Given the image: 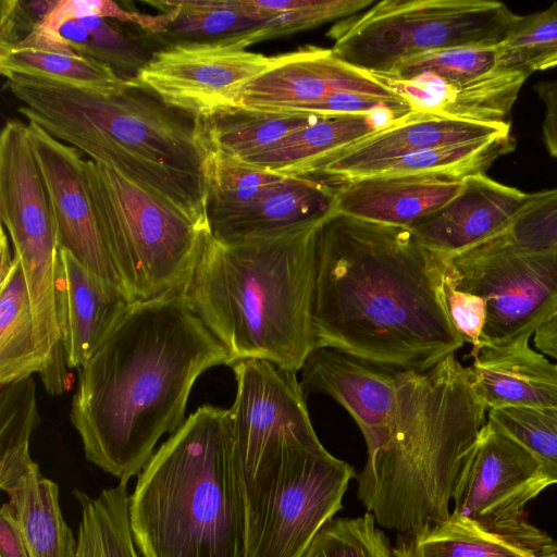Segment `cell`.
<instances>
[{
	"mask_svg": "<svg viewBox=\"0 0 557 557\" xmlns=\"http://www.w3.org/2000/svg\"><path fill=\"white\" fill-rule=\"evenodd\" d=\"M445 264L409 227L333 211L315 228L317 348L418 372L456 355L465 342L447 312Z\"/></svg>",
	"mask_w": 557,
	"mask_h": 557,
	"instance_id": "6da1fadb",
	"label": "cell"
},
{
	"mask_svg": "<svg viewBox=\"0 0 557 557\" xmlns=\"http://www.w3.org/2000/svg\"><path fill=\"white\" fill-rule=\"evenodd\" d=\"M230 366L183 294L137 300L79 368L70 418L85 457L128 483L183 423L196 380Z\"/></svg>",
	"mask_w": 557,
	"mask_h": 557,
	"instance_id": "7a4b0ae2",
	"label": "cell"
},
{
	"mask_svg": "<svg viewBox=\"0 0 557 557\" xmlns=\"http://www.w3.org/2000/svg\"><path fill=\"white\" fill-rule=\"evenodd\" d=\"M7 81L28 122L209 223L211 150L199 119L166 104L136 81L116 92L21 75Z\"/></svg>",
	"mask_w": 557,
	"mask_h": 557,
	"instance_id": "3957f363",
	"label": "cell"
},
{
	"mask_svg": "<svg viewBox=\"0 0 557 557\" xmlns=\"http://www.w3.org/2000/svg\"><path fill=\"white\" fill-rule=\"evenodd\" d=\"M319 223L226 244L210 237L183 295L226 349L230 366L262 359L298 372L317 348Z\"/></svg>",
	"mask_w": 557,
	"mask_h": 557,
	"instance_id": "277c9868",
	"label": "cell"
},
{
	"mask_svg": "<svg viewBox=\"0 0 557 557\" xmlns=\"http://www.w3.org/2000/svg\"><path fill=\"white\" fill-rule=\"evenodd\" d=\"M398 384L392 434L355 479L376 523L404 533L449 518L457 479L488 409L456 355L425 372L399 371Z\"/></svg>",
	"mask_w": 557,
	"mask_h": 557,
	"instance_id": "5b68a950",
	"label": "cell"
},
{
	"mask_svg": "<svg viewBox=\"0 0 557 557\" xmlns=\"http://www.w3.org/2000/svg\"><path fill=\"white\" fill-rule=\"evenodd\" d=\"M141 557H248V511L228 409L205 405L154 451L129 495Z\"/></svg>",
	"mask_w": 557,
	"mask_h": 557,
	"instance_id": "8992f818",
	"label": "cell"
},
{
	"mask_svg": "<svg viewBox=\"0 0 557 557\" xmlns=\"http://www.w3.org/2000/svg\"><path fill=\"white\" fill-rule=\"evenodd\" d=\"M99 228L129 300L183 294L211 237L199 221L99 162L85 163Z\"/></svg>",
	"mask_w": 557,
	"mask_h": 557,
	"instance_id": "52a82bcc",
	"label": "cell"
},
{
	"mask_svg": "<svg viewBox=\"0 0 557 557\" xmlns=\"http://www.w3.org/2000/svg\"><path fill=\"white\" fill-rule=\"evenodd\" d=\"M517 17L495 0H383L336 23L327 36L338 59L382 76L426 51L497 46Z\"/></svg>",
	"mask_w": 557,
	"mask_h": 557,
	"instance_id": "ba28073f",
	"label": "cell"
},
{
	"mask_svg": "<svg viewBox=\"0 0 557 557\" xmlns=\"http://www.w3.org/2000/svg\"><path fill=\"white\" fill-rule=\"evenodd\" d=\"M356 475L318 436L285 442L246 495L248 557H301Z\"/></svg>",
	"mask_w": 557,
	"mask_h": 557,
	"instance_id": "9c48e42d",
	"label": "cell"
},
{
	"mask_svg": "<svg viewBox=\"0 0 557 557\" xmlns=\"http://www.w3.org/2000/svg\"><path fill=\"white\" fill-rule=\"evenodd\" d=\"M445 257L444 275L486 302L478 347L531 338L557 315V246L527 247L505 230Z\"/></svg>",
	"mask_w": 557,
	"mask_h": 557,
	"instance_id": "30bf717a",
	"label": "cell"
},
{
	"mask_svg": "<svg viewBox=\"0 0 557 557\" xmlns=\"http://www.w3.org/2000/svg\"><path fill=\"white\" fill-rule=\"evenodd\" d=\"M552 483L533 455L488 420L469 453L453 493V513L487 531L532 537L525 506Z\"/></svg>",
	"mask_w": 557,
	"mask_h": 557,
	"instance_id": "8fae6325",
	"label": "cell"
},
{
	"mask_svg": "<svg viewBox=\"0 0 557 557\" xmlns=\"http://www.w3.org/2000/svg\"><path fill=\"white\" fill-rule=\"evenodd\" d=\"M236 395L228 409L245 494L268 460L292 437L318 436L297 372L262 359L232 366Z\"/></svg>",
	"mask_w": 557,
	"mask_h": 557,
	"instance_id": "7c38bea8",
	"label": "cell"
},
{
	"mask_svg": "<svg viewBox=\"0 0 557 557\" xmlns=\"http://www.w3.org/2000/svg\"><path fill=\"white\" fill-rule=\"evenodd\" d=\"M281 54L219 45H176L153 53L135 81L166 104L205 120L233 108L239 90Z\"/></svg>",
	"mask_w": 557,
	"mask_h": 557,
	"instance_id": "4fadbf2b",
	"label": "cell"
},
{
	"mask_svg": "<svg viewBox=\"0 0 557 557\" xmlns=\"http://www.w3.org/2000/svg\"><path fill=\"white\" fill-rule=\"evenodd\" d=\"M0 218L26 283H51L58 255L54 220L28 125L20 120H8L1 131Z\"/></svg>",
	"mask_w": 557,
	"mask_h": 557,
	"instance_id": "5bb4252c",
	"label": "cell"
},
{
	"mask_svg": "<svg viewBox=\"0 0 557 557\" xmlns=\"http://www.w3.org/2000/svg\"><path fill=\"white\" fill-rule=\"evenodd\" d=\"M27 125L51 203L58 248L70 251L87 269L127 296L99 228L89 194L86 160L76 148L37 124L28 122Z\"/></svg>",
	"mask_w": 557,
	"mask_h": 557,
	"instance_id": "9a60e30c",
	"label": "cell"
},
{
	"mask_svg": "<svg viewBox=\"0 0 557 557\" xmlns=\"http://www.w3.org/2000/svg\"><path fill=\"white\" fill-rule=\"evenodd\" d=\"M342 91L376 96L411 106L385 82L342 61L332 49L306 47L281 54V60L274 66L239 90L233 108L294 113Z\"/></svg>",
	"mask_w": 557,
	"mask_h": 557,
	"instance_id": "2e32d148",
	"label": "cell"
},
{
	"mask_svg": "<svg viewBox=\"0 0 557 557\" xmlns=\"http://www.w3.org/2000/svg\"><path fill=\"white\" fill-rule=\"evenodd\" d=\"M300 371L305 395L324 394L350 414L368 455L388 440L398 410L399 371L325 347L315 348Z\"/></svg>",
	"mask_w": 557,
	"mask_h": 557,
	"instance_id": "e0dca14e",
	"label": "cell"
},
{
	"mask_svg": "<svg viewBox=\"0 0 557 557\" xmlns=\"http://www.w3.org/2000/svg\"><path fill=\"white\" fill-rule=\"evenodd\" d=\"M510 125L468 122L412 111L387 127L293 170L301 176L325 175L339 183L359 178L370 166L418 150L492 138Z\"/></svg>",
	"mask_w": 557,
	"mask_h": 557,
	"instance_id": "ac0fdd59",
	"label": "cell"
},
{
	"mask_svg": "<svg viewBox=\"0 0 557 557\" xmlns=\"http://www.w3.org/2000/svg\"><path fill=\"white\" fill-rule=\"evenodd\" d=\"M54 296L69 368H81L132 302L123 290L58 248Z\"/></svg>",
	"mask_w": 557,
	"mask_h": 557,
	"instance_id": "d6986e66",
	"label": "cell"
},
{
	"mask_svg": "<svg viewBox=\"0 0 557 557\" xmlns=\"http://www.w3.org/2000/svg\"><path fill=\"white\" fill-rule=\"evenodd\" d=\"M529 197L485 174L469 176L450 201L409 228L430 250L454 255L507 230Z\"/></svg>",
	"mask_w": 557,
	"mask_h": 557,
	"instance_id": "ffe728a7",
	"label": "cell"
},
{
	"mask_svg": "<svg viewBox=\"0 0 557 557\" xmlns=\"http://www.w3.org/2000/svg\"><path fill=\"white\" fill-rule=\"evenodd\" d=\"M530 338L471 349V384L490 409L557 408V362L530 345Z\"/></svg>",
	"mask_w": 557,
	"mask_h": 557,
	"instance_id": "44dd1931",
	"label": "cell"
},
{
	"mask_svg": "<svg viewBox=\"0 0 557 557\" xmlns=\"http://www.w3.org/2000/svg\"><path fill=\"white\" fill-rule=\"evenodd\" d=\"M461 186L462 181L426 175L361 177L337 186L333 211L410 227L450 201Z\"/></svg>",
	"mask_w": 557,
	"mask_h": 557,
	"instance_id": "7402d4cb",
	"label": "cell"
},
{
	"mask_svg": "<svg viewBox=\"0 0 557 557\" xmlns=\"http://www.w3.org/2000/svg\"><path fill=\"white\" fill-rule=\"evenodd\" d=\"M336 189L312 176L284 174L253 203L211 228V236L226 244L319 223L333 212Z\"/></svg>",
	"mask_w": 557,
	"mask_h": 557,
	"instance_id": "603a6c76",
	"label": "cell"
},
{
	"mask_svg": "<svg viewBox=\"0 0 557 557\" xmlns=\"http://www.w3.org/2000/svg\"><path fill=\"white\" fill-rule=\"evenodd\" d=\"M395 557H557V542L546 532L521 537L487 531L455 513L398 533Z\"/></svg>",
	"mask_w": 557,
	"mask_h": 557,
	"instance_id": "cb8c5ba5",
	"label": "cell"
},
{
	"mask_svg": "<svg viewBox=\"0 0 557 557\" xmlns=\"http://www.w3.org/2000/svg\"><path fill=\"white\" fill-rule=\"evenodd\" d=\"M160 11H174L172 21L151 35L159 49L176 45H219L235 49L262 41L269 20L250 12L243 0L150 1Z\"/></svg>",
	"mask_w": 557,
	"mask_h": 557,
	"instance_id": "d4e9b609",
	"label": "cell"
},
{
	"mask_svg": "<svg viewBox=\"0 0 557 557\" xmlns=\"http://www.w3.org/2000/svg\"><path fill=\"white\" fill-rule=\"evenodd\" d=\"M30 557H76L77 541L59 504V486L36 466L5 491Z\"/></svg>",
	"mask_w": 557,
	"mask_h": 557,
	"instance_id": "484cf974",
	"label": "cell"
},
{
	"mask_svg": "<svg viewBox=\"0 0 557 557\" xmlns=\"http://www.w3.org/2000/svg\"><path fill=\"white\" fill-rule=\"evenodd\" d=\"M380 129L374 113L321 116L243 161L289 174L304 163L345 148Z\"/></svg>",
	"mask_w": 557,
	"mask_h": 557,
	"instance_id": "4316f807",
	"label": "cell"
},
{
	"mask_svg": "<svg viewBox=\"0 0 557 557\" xmlns=\"http://www.w3.org/2000/svg\"><path fill=\"white\" fill-rule=\"evenodd\" d=\"M123 25L102 16H86L66 22L59 34L77 54L109 65L126 81H135L159 47L150 34Z\"/></svg>",
	"mask_w": 557,
	"mask_h": 557,
	"instance_id": "83f0119b",
	"label": "cell"
},
{
	"mask_svg": "<svg viewBox=\"0 0 557 557\" xmlns=\"http://www.w3.org/2000/svg\"><path fill=\"white\" fill-rule=\"evenodd\" d=\"M81 506L76 557H141L133 539L127 483L96 497L74 490Z\"/></svg>",
	"mask_w": 557,
	"mask_h": 557,
	"instance_id": "f1b7e54d",
	"label": "cell"
},
{
	"mask_svg": "<svg viewBox=\"0 0 557 557\" xmlns=\"http://www.w3.org/2000/svg\"><path fill=\"white\" fill-rule=\"evenodd\" d=\"M40 371L28 289L15 259L12 271L0 280V385Z\"/></svg>",
	"mask_w": 557,
	"mask_h": 557,
	"instance_id": "f546056e",
	"label": "cell"
},
{
	"mask_svg": "<svg viewBox=\"0 0 557 557\" xmlns=\"http://www.w3.org/2000/svg\"><path fill=\"white\" fill-rule=\"evenodd\" d=\"M319 117L231 108L200 123L210 150L244 160Z\"/></svg>",
	"mask_w": 557,
	"mask_h": 557,
	"instance_id": "4dcf8cb0",
	"label": "cell"
},
{
	"mask_svg": "<svg viewBox=\"0 0 557 557\" xmlns=\"http://www.w3.org/2000/svg\"><path fill=\"white\" fill-rule=\"evenodd\" d=\"M0 72L54 81L98 92H116L134 81L120 77L109 65L77 53L14 49L0 53Z\"/></svg>",
	"mask_w": 557,
	"mask_h": 557,
	"instance_id": "1f68e13d",
	"label": "cell"
},
{
	"mask_svg": "<svg viewBox=\"0 0 557 557\" xmlns=\"http://www.w3.org/2000/svg\"><path fill=\"white\" fill-rule=\"evenodd\" d=\"M39 422L33 376L0 385V487L4 492L38 466L28 444Z\"/></svg>",
	"mask_w": 557,
	"mask_h": 557,
	"instance_id": "d6a6232c",
	"label": "cell"
},
{
	"mask_svg": "<svg viewBox=\"0 0 557 557\" xmlns=\"http://www.w3.org/2000/svg\"><path fill=\"white\" fill-rule=\"evenodd\" d=\"M283 175L222 151L211 150L208 161L207 200L210 232L253 203Z\"/></svg>",
	"mask_w": 557,
	"mask_h": 557,
	"instance_id": "836d02e7",
	"label": "cell"
},
{
	"mask_svg": "<svg viewBox=\"0 0 557 557\" xmlns=\"http://www.w3.org/2000/svg\"><path fill=\"white\" fill-rule=\"evenodd\" d=\"M500 50L497 46L456 47L432 50L400 61L382 81L408 83L421 76H434L448 83H467L486 76L498 69Z\"/></svg>",
	"mask_w": 557,
	"mask_h": 557,
	"instance_id": "e575fe53",
	"label": "cell"
},
{
	"mask_svg": "<svg viewBox=\"0 0 557 557\" xmlns=\"http://www.w3.org/2000/svg\"><path fill=\"white\" fill-rule=\"evenodd\" d=\"M500 63L531 74L557 66V2L528 15H518L499 44Z\"/></svg>",
	"mask_w": 557,
	"mask_h": 557,
	"instance_id": "d590c367",
	"label": "cell"
},
{
	"mask_svg": "<svg viewBox=\"0 0 557 557\" xmlns=\"http://www.w3.org/2000/svg\"><path fill=\"white\" fill-rule=\"evenodd\" d=\"M250 11L269 20L262 41L302 32L323 23L355 15L373 0H245Z\"/></svg>",
	"mask_w": 557,
	"mask_h": 557,
	"instance_id": "8d00e7d4",
	"label": "cell"
},
{
	"mask_svg": "<svg viewBox=\"0 0 557 557\" xmlns=\"http://www.w3.org/2000/svg\"><path fill=\"white\" fill-rule=\"evenodd\" d=\"M301 557H395L373 513L333 518L312 540Z\"/></svg>",
	"mask_w": 557,
	"mask_h": 557,
	"instance_id": "74e56055",
	"label": "cell"
},
{
	"mask_svg": "<svg viewBox=\"0 0 557 557\" xmlns=\"http://www.w3.org/2000/svg\"><path fill=\"white\" fill-rule=\"evenodd\" d=\"M487 420L523 445L557 484V408L490 409Z\"/></svg>",
	"mask_w": 557,
	"mask_h": 557,
	"instance_id": "f35d334b",
	"label": "cell"
},
{
	"mask_svg": "<svg viewBox=\"0 0 557 557\" xmlns=\"http://www.w3.org/2000/svg\"><path fill=\"white\" fill-rule=\"evenodd\" d=\"M507 230L527 247L557 246V188L530 194Z\"/></svg>",
	"mask_w": 557,
	"mask_h": 557,
	"instance_id": "ab89813d",
	"label": "cell"
},
{
	"mask_svg": "<svg viewBox=\"0 0 557 557\" xmlns=\"http://www.w3.org/2000/svg\"><path fill=\"white\" fill-rule=\"evenodd\" d=\"M58 0H2L0 53L15 49L45 20Z\"/></svg>",
	"mask_w": 557,
	"mask_h": 557,
	"instance_id": "60d3db41",
	"label": "cell"
},
{
	"mask_svg": "<svg viewBox=\"0 0 557 557\" xmlns=\"http://www.w3.org/2000/svg\"><path fill=\"white\" fill-rule=\"evenodd\" d=\"M443 294L450 321L472 349L480 345L486 320V302L478 295L458 289L443 275Z\"/></svg>",
	"mask_w": 557,
	"mask_h": 557,
	"instance_id": "b9f144b4",
	"label": "cell"
},
{
	"mask_svg": "<svg viewBox=\"0 0 557 557\" xmlns=\"http://www.w3.org/2000/svg\"><path fill=\"white\" fill-rule=\"evenodd\" d=\"M539 99L545 107L542 124L545 146L557 158V81H542L534 85Z\"/></svg>",
	"mask_w": 557,
	"mask_h": 557,
	"instance_id": "7bdbcfd3",
	"label": "cell"
},
{
	"mask_svg": "<svg viewBox=\"0 0 557 557\" xmlns=\"http://www.w3.org/2000/svg\"><path fill=\"white\" fill-rule=\"evenodd\" d=\"M0 557H30L16 518L4 503L0 510Z\"/></svg>",
	"mask_w": 557,
	"mask_h": 557,
	"instance_id": "ee69618b",
	"label": "cell"
},
{
	"mask_svg": "<svg viewBox=\"0 0 557 557\" xmlns=\"http://www.w3.org/2000/svg\"><path fill=\"white\" fill-rule=\"evenodd\" d=\"M69 368L62 344L53 350L50 362L39 372L46 391L50 395H60L67 388Z\"/></svg>",
	"mask_w": 557,
	"mask_h": 557,
	"instance_id": "f6af8a7d",
	"label": "cell"
},
{
	"mask_svg": "<svg viewBox=\"0 0 557 557\" xmlns=\"http://www.w3.org/2000/svg\"><path fill=\"white\" fill-rule=\"evenodd\" d=\"M0 251V280H3L12 271L15 264L14 253H11L9 238L3 226H1Z\"/></svg>",
	"mask_w": 557,
	"mask_h": 557,
	"instance_id": "bcb514c9",
	"label": "cell"
}]
</instances>
